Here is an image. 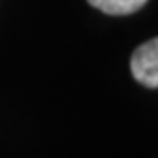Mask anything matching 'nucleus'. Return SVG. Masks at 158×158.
Masks as SVG:
<instances>
[{
  "label": "nucleus",
  "instance_id": "f257e3e1",
  "mask_svg": "<svg viewBox=\"0 0 158 158\" xmlns=\"http://www.w3.org/2000/svg\"><path fill=\"white\" fill-rule=\"evenodd\" d=\"M130 69L139 84L158 88V36L147 40L131 53Z\"/></svg>",
  "mask_w": 158,
  "mask_h": 158
},
{
  "label": "nucleus",
  "instance_id": "f03ea898",
  "mask_svg": "<svg viewBox=\"0 0 158 158\" xmlns=\"http://www.w3.org/2000/svg\"><path fill=\"white\" fill-rule=\"evenodd\" d=\"M88 2L109 15H128L141 10L147 0H88Z\"/></svg>",
  "mask_w": 158,
  "mask_h": 158
}]
</instances>
